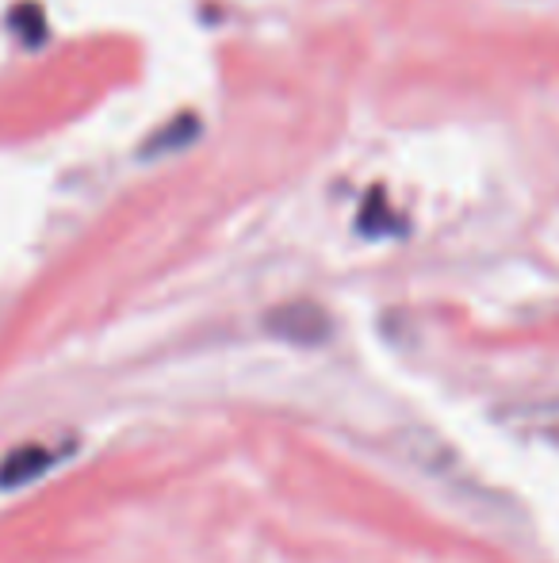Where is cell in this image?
Wrapping results in <instances>:
<instances>
[{"instance_id":"6da1fadb","label":"cell","mask_w":559,"mask_h":563,"mask_svg":"<svg viewBox=\"0 0 559 563\" xmlns=\"http://www.w3.org/2000/svg\"><path fill=\"white\" fill-rule=\"evenodd\" d=\"M514 438L529 441V445H540L559 456V399L548 402H529V407H514L499 418Z\"/></svg>"},{"instance_id":"7a4b0ae2","label":"cell","mask_w":559,"mask_h":563,"mask_svg":"<svg viewBox=\"0 0 559 563\" xmlns=\"http://www.w3.org/2000/svg\"><path fill=\"white\" fill-rule=\"evenodd\" d=\"M62 460V449L51 445H20L4 456L0 464V487H23V483L38 479L43 472H51Z\"/></svg>"},{"instance_id":"3957f363","label":"cell","mask_w":559,"mask_h":563,"mask_svg":"<svg viewBox=\"0 0 559 563\" xmlns=\"http://www.w3.org/2000/svg\"><path fill=\"white\" fill-rule=\"evenodd\" d=\"M269 330L280 338H291V341H303V345H311V341L326 338V314L318 311V307H280L277 314L269 319Z\"/></svg>"}]
</instances>
